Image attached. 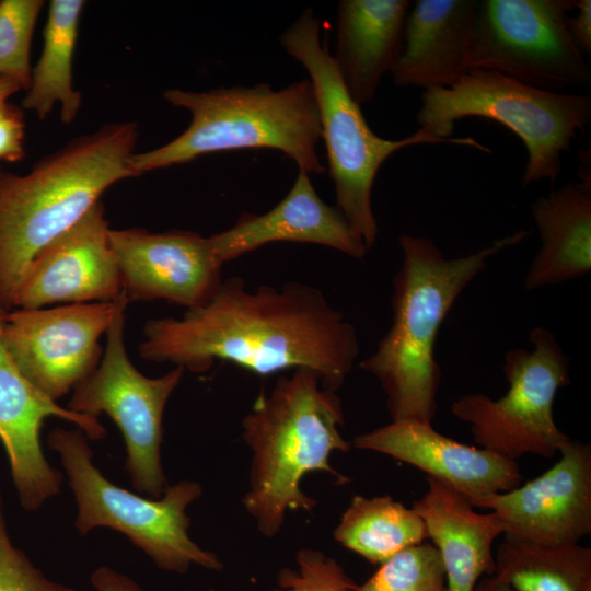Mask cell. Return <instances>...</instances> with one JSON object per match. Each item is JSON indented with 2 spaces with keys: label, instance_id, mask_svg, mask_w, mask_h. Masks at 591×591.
Here are the masks:
<instances>
[{
  "label": "cell",
  "instance_id": "32",
  "mask_svg": "<svg viewBox=\"0 0 591 591\" xmlns=\"http://www.w3.org/2000/svg\"><path fill=\"white\" fill-rule=\"evenodd\" d=\"M91 583L96 591H144L129 577L104 566L92 573Z\"/></svg>",
  "mask_w": 591,
  "mask_h": 591
},
{
  "label": "cell",
  "instance_id": "33",
  "mask_svg": "<svg viewBox=\"0 0 591 591\" xmlns=\"http://www.w3.org/2000/svg\"><path fill=\"white\" fill-rule=\"evenodd\" d=\"M473 591H514L505 582L493 576H485L479 579Z\"/></svg>",
  "mask_w": 591,
  "mask_h": 591
},
{
  "label": "cell",
  "instance_id": "7",
  "mask_svg": "<svg viewBox=\"0 0 591 591\" xmlns=\"http://www.w3.org/2000/svg\"><path fill=\"white\" fill-rule=\"evenodd\" d=\"M468 117L499 123L521 139L528 153L523 186L554 183L565 152L591 121V96L537 89L485 69L422 92L417 123L430 135L451 138L455 123Z\"/></svg>",
  "mask_w": 591,
  "mask_h": 591
},
{
  "label": "cell",
  "instance_id": "8",
  "mask_svg": "<svg viewBox=\"0 0 591 591\" xmlns=\"http://www.w3.org/2000/svg\"><path fill=\"white\" fill-rule=\"evenodd\" d=\"M56 451L74 495V522L85 535L97 526L118 531L166 571L185 573L192 565L219 571L218 556L201 548L188 535L187 507L198 499L201 486L179 480L167 486L160 498L142 497L107 479L94 465L85 433L78 429L55 428L47 437Z\"/></svg>",
  "mask_w": 591,
  "mask_h": 591
},
{
  "label": "cell",
  "instance_id": "26",
  "mask_svg": "<svg viewBox=\"0 0 591 591\" xmlns=\"http://www.w3.org/2000/svg\"><path fill=\"white\" fill-rule=\"evenodd\" d=\"M357 591H448L445 569L438 549L425 541L386 559Z\"/></svg>",
  "mask_w": 591,
  "mask_h": 591
},
{
  "label": "cell",
  "instance_id": "5",
  "mask_svg": "<svg viewBox=\"0 0 591 591\" xmlns=\"http://www.w3.org/2000/svg\"><path fill=\"white\" fill-rule=\"evenodd\" d=\"M163 97L188 111L190 124L172 141L135 152L129 160L135 176L205 154L262 148L281 151L308 174L325 171L316 154L321 125L309 80L278 91L269 83L201 92L171 89Z\"/></svg>",
  "mask_w": 591,
  "mask_h": 591
},
{
  "label": "cell",
  "instance_id": "6",
  "mask_svg": "<svg viewBox=\"0 0 591 591\" xmlns=\"http://www.w3.org/2000/svg\"><path fill=\"white\" fill-rule=\"evenodd\" d=\"M321 23L306 9L280 36L283 49L309 73L317 106L329 175L335 185L336 207L370 250L379 228L371 204L372 187L383 163L396 151L417 144L452 143L490 149L472 137L439 138L419 128L399 139H385L372 131L360 105L349 95L327 42L321 40Z\"/></svg>",
  "mask_w": 591,
  "mask_h": 591
},
{
  "label": "cell",
  "instance_id": "11",
  "mask_svg": "<svg viewBox=\"0 0 591 591\" xmlns=\"http://www.w3.org/2000/svg\"><path fill=\"white\" fill-rule=\"evenodd\" d=\"M577 0H482L468 70H493L561 92L591 84V69L567 28Z\"/></svg>",
  "mask_w": 591,
  "mask_h": 591
},
{
  "label": "cell",
  "instance_id": "21",
  "mask_svg": "<svg viewBox=\"0 0 591 591\" xmlns=\"http://www.w3.org/2000/svg\"><path fill=\"white\" fill-rule=\"evenodd\" d=\"M408 0H341L333 56L344 84L359 105L373 100L403 45Z\"/></svg>",
  "mask_w": 591,
  "mask_h": 591
},
{
  "label": "cell",
  "instance_id": "22",
  "mask_svg": "<svg viewBox=\"0 0 591 591\" xmlns=\"http://www.w3.org/2000/svg\"><path fill=\"white\" fill-rule=\"evenodd\" d=\"M541 246L524 279L536 290L591 270V181L567 182L531 205Z\"/></svg>",
  "mask_w": 591,
  "mask_h": 591
},
{
  "label": "cell",
  "instance_id": "29",
  "mask_svg": "<svg viewBox=\"0 0 591 591\" xmlns=\"http://www.w3.org/2000/svg\"><path fill=\"white\" fill-rule=\"evenodd\" d=\"M0 591H74L47 579L9 536L0 495Z\"/></svg>",
  "mask_w": 591,
  "mask_h": 591
},
{
  "label": "cell",
  "instance_id": "3",
  "mask_svg": "<svg viewBox=\"0 0 591 591\" xmlns=\"http://www.w3.org/2000/svg\"><path fill=\"white\" fill-rule=\"evenodd\" d=\"M135 121L108 124L38 161L24 175L0 170V308L14 309L23 277L51 241L76 224L129 167Z\"/></svg>",
  "mask_w": 591,
  "mask_h": 591
},
{
  "label": "cell",
  "instance_id": "19",
  "mask_svg": "<svg viewBox=\"0 0 591 591\" xmlns=\"http://www.w3.org/2000/svg\"><path fill=\"white\" fill-rule=\"evenodd\" d=\"M478 1L417 0L391 69L397 86L447 88L468 71Z\"/></svg>",
  "mask_w": 591,
  "mask_h": 591
},
{
  "label": "cell",
  "instance_id": "14",
  "mask_svg": "<svg viewBox=\"0 0 591 591\" xmlns=\"http://www.w3.org/2000/svg\"><path fill=\"white\" fill-rule=\"evenodd\" d=\"M560 459L534 479L477 505L495 512L505 535L573 544L591 533V447L570 440Z\"/></svg>",
  "mask_w": 591,
  "mask_h": 591
},
{
  "label": "cell",
  "instance_id": "27",
  "mask_svg": "<svg viewBox=\"0 0 591 591\" xmlns=\"http://www.w3.org/2000/svg\"><path fill=\"white\" fill-rule=\"evenodd\" d=\"M43 0H0V76L28 90L31 44Z\"/></svg>",
  "mask_w": 591,
  "mask_h": 591
},
{
  "label": "cell",
  "instance_id": "4",
  "mask_svg": "<svg viewBox=\"0 0 591 591\" xmlns=\"http://www.w3.org/2000/svg\"><path fill=\"white\" fill-rule=\"evenodd\" d=\"M344 422L340 397L310 369L280 376L269 394L259 392L242 419V439L252 453L242 502L263 536L279 534L288 511L314 509L315 500L301 488L306 474L325 472L348 482L329 463L333 452L351 449L340 433Z\"/></svg>",
  "mask_w": 591,
  "mask_h": 591
},
{
  "label": "cell",
  "instance_id": "9",
  "mask_svg": "<svg viewBox=\"0 0 591 591\" xmlns=\"http://www.w3.org/2000/svg\"><path fill=\"white\" fill-rule=\"evenodd\" d=\"M529 340L531 350L514 348L505 355L509 386L503 396L468 393L451 405L479 448L512 461L525 454L551 459L571 440L553 415L557 392L570 384L568 356L545 327L532 328Z\"/></svg>",
  "mask_w": 591,
  "mask_h": 591
},
{
  "label": "cell",
  "instance_id": "28",
  "mask_svg": "<svg viewBox=\"0 0 591 591\" xmlns=\"http://www.w3.org/2000/svg\"><path fill=\"white\" fill-rule=\"evenodd\" d=\"M298 570L282 568L274 591H357L358 586L341 565L323 552L301 548L296 554Z\"/></svg>",
  "mask_w": 591,
  "mask_h": 591
},
{
  "label": "cell",
  "instance_id": "1",
  "mask_svg": "<svg viewBox=\"0 0 591 591\" xmlns=\"http://www.w3.org/2000/svg\"><path fill=\"white\" fill-rule=\"evenodd\" d=\"M355 326L313 286L290 281L248 290L244 279H223L204 305L179 318L149 320L142 359L171 362L193 373L217 360L265 376L310 369L337 391L359 357Z\"/></svg>",
  "mask_w": 591,
  "mask_h": 591
},
{
  "label": "cell",
  "instance_id": "34",
  "mask_svg": "<svg viewBox=\"0 0 591 591\" xmlns=\"http://www.w3.org/2000/svg\"><path fill=\"white\" fill-rule=\"evenodd\" d=\"M20 90L21 88L14 81L0 76V104L8 102L10 96Z\"/></svg>",
  "mask_w": 591,
  "mask_h": 591
},
{
  "label": "cell",
  "instance_id": "15",
  "mask_svg": "<svg viewBox=\"0 0 591 591\" xmlns=\"http://www.w3.org/2000/svg\"><path fill=\"white\" fill-rule=\"evenodd\" d=\"M109 229L100 200L34 258L18 289L14 309L112 302L121 297Z\"/></svg>",
  "mask_w": 591,
  "mask_h": 591
},
{
  "label": "cell",
  "instance_id": "13",
  "mask_svg": "<svg viewBox=\"0 0 591 591\" xmlns=\"http://www.w3.org/2000/svg\"><path fill=\"white\" fill-rule=\"evenodd\" d=\"M108 240L129 302L165 300L189 310L207 303L223 280L209 239L197 232L109 229Z\"/></svg>",
  "mask_w": 591,
  "mask_h": 591
},
{
  "label": "cell",
  "instance_id": "12",
  "mask_svg": "<svg viewBox=\"0 0 591 591\" xmlns=\"http://www.w3.org/2000/svg\"><path fill=\"white\" fill-rule=\"evenodd\" d=\"M124 294L112 302L14 309L4 315L2 339L24 376L57 401L97 368Z\"/></svg>",
  "mask_w": 591,
  "mask_h": 591
},
{
  "label": "cell",
  "instance_id": "10",
  "mask_svg": "<svg viewBox=\"0 0 591 591\" xmlns=\"http://www.w3.org/2000/svg\"><path fill=\"white\" fill-rule=\"evenodd\" d=\"M128 303L124 296L105 335L97 368L74 387L67 408L94 417L102 413L109 416L124 438L132 487L160 498L167 488L161 463L163 414L185 370L175 367L159 378H148L132 364L124 339Z\"/></svg>",
  "mask_w": 591,
  "mask_h": 591
},
{
  "label": "cell",
  "instance_id": "31",
  "mask_svg": "<svg viewBox=\"0 0 591 591\" xmlns=\"http://www.w3.org/2000/svg\"><path fill=\"white\" fill-rule=\"evenodd\" d=\"M577 14L567 16L566 24L575 44L586 55L591 54V0H577Z\"/></svg>",
  "mask_w": 591,
  "mask_h": 591
},
{
  "label": "cell",
  "instance_id": "17",
  "mask_svg": "<svg viewBox=\"0 0 591 591\" xmlns=\"http://www.w3.org/2000/svg\"><path fill=\"white\" fill-rule=\"evenodd\" d=\"M351 445L419 468L427 477L463 495L474 508L488 497L509 491L522 482L517 461L457 442L436 431L431 422L391 420L357 436Z\"/></svg>",
  "mask_w": 591,
  "mask_h": 591
},
{
  "label": "cell",
  "instance_id": "23",
  "mask_svg": "<svg viewBox=\"0 0 591 591\" xmlns=\"http://www.w3.org/2000/svg\"><path fill=\"white\" fill-rule=\"evenodd\" d=\"M82 0H51L44 27V46L32 69V80L22 101L24 109L45 119L55 104L61 107V120L72 123L81 105V93L72 82L79 19Z\"/></svg>",
  "mask_w": 591,
  "mask_h": 591
},
{
  "label": "cell",
  "instance_id": "18",
  "mask_svg": "<svg viewBox=\"0 0 591 591\" xmlns=\"http://www.w3.org/2000/svg\"><path fill=\"white\" fill-rule=\"evenodd\" d=\"M208 239L222 266L276 242L318 244L355 259L369 251L344 213L320 198L303 171H298L289 193L269 211L243 213L231 228Z\"/></svg>",
  "mask_w": 591,
  "mask_h": 591
},
{
  "label": "cell",
  "instance_id": "24",
  "mask_svg": "<svg viewBox=\"0 0 591 591\" xmlns=\"http://www.w3.org/2000/svg\"><path fill=\"white\" fill-rule=\"evenodd\" d=\"M495 573L514 591H591V548L510 535L495 554Z\"/></svg>",
  "mask_w": 591,
  "mask_h": 591
},
{
  "label": "cell",
  "instance_id": "25",
  "mask_svg": "<svg viewBox=\"0 0 591 591\" xmlns=\"http://www.w3.org/2000/svg\"><path fill=\"white\" fill-rule=\"evenodd\" d=\"M341 546L373 565L428 540L424 520L390 496H354L334 530Z\"/></svg>",
  "mask_w": 591,
  "mask_h": 591
},
{
  "label": "cell",
  "instance_id": "2",
  "mask_svg": "<svg viewBox=\"0 0 591 591\" xmlns=\"http://www.w3.org/2000/svg\"><path fill=\"white\" fill-rule=\"evenodd\" d=\"M528 235L519 230L455 258L444 257L428 237L399 235L402 263L393 278L392 323L375 350L359 363L380 383L392 420L432 421L441 382L434 347L442 322L489 259Z\"/></svg>",
  "mask_w": 591,
  "mask_h": 591
},
{
  "label": "cell",
  "instance_id": "16",
  "mask_svg": "<svg viewBox=\"0 0 591 591\" xmlns=\"http://www.w3.org/2000/svg\"><path fill=\"white\" fill-rule=\"evenodd\" d=\"M7 312L0 308V441L20 503L35 511L60 491L62 483L61 473L49 465L42 449L44 420L58 417L72 422L91 440L105 438L106 430L97 417L58 405L24 376L2 339Z\"/></svg>",
  "mask_w": 591,
  "mask_h": 591
},
{
  "label": "cell",
  "instance_id": "20",
  "mask_svg": "<svg viewBox=\"0 0 591 591\" xmlns=\"http://www.w3.org/2000/svg\"><path fill=\"white\" fill-rule=\"evenodd\" d=\"M413 508L441 556L448 591H473L480 578L495 573L493 544L505 533L495 512H476L467 498L431 477Z\"/></svg>",
  "mask_w": 591,
  "mask_h": 591
},
{
  "label": "cell",
  "instance_id": "30",
  "mask_svg": "<svg viewBox=\"0 0 591 591\" xmlns=\"http://www.w3.org/2000/svg\"><path fill=\"white\" fill-rule=\"evenodd\" d=\"M24 119L20 108L8 102L0 104V160L16 162L23 159Z\"/></svg>",
  "mask_w": 591,
  "mask_h": 591
}]
</instances>
